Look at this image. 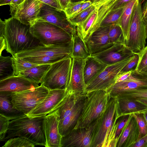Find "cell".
<instances>
[{"label":"cell","mask_w":147,"mask_h":147,"mask_svg":"<svg viewBox=\"0 0 147 147\" xmlns=\"http://www.w3.org/2000/svg\"><path fill=\"white\" fill-rule=\"evenodd\" d=\"M141 113L143 114V115L147 123V110L142 112Z\"/></svg>","instance_id":"obj_57"},{"label":"cell","mask_w":147,"mask_h":147,"mask_svg":"<svg viewBox=\"0 0 147 147\" xmlns=\"http://www.w3.org/2000/svg\"><path fill=\"white\" fill-rule=\"evenodd\" d=\"M25 0H12L11 2L10 6L17 5L22 3Z\"/></svg>","instance_id":"obj_53"},{"label":"cell","mask_w":147,"mask_h":147,"mask_svg":"<svg viewBox=\"0 0 147 147\" xmlns=\"http://www.w3.org/2000/svg\"><path fill=\"white\" fill-rule=\"evenodd\" d=\"M49 64L38 65L21 72L18 76L40 84L43 77L49 69Z\"/></svg>","instance_id":"obj_29"},{"label":"cell","mask_w":147,"mask_h":147,"mask_svg":"<svg viewBox=\"0 0 147 147\" xmlns=\"http://www.w3.org/2000/svg\"><path fill=\"white\" fill-rule=\"evenodd\" d=\"M71 57L86 59L91 56L85 42L76 33L72 37Z\"/></svg>","instance_id":"obj_28"},{"label":"cell","mask_w":147,"mask_h":147,"mask_svg":"<svg viewBox=\"0 0 147 147\" xmlns=\"http://www.w3.org/2000/svg\"><path fill=\"white\" fill-rule=\"evenodd\" d=\"M134 55L113 64L107 65L98 76L86 85L85 91L88 93L99 90L106 91L115 83L117 75L133 59Z\"/></svg>","instance_id":"obj_10"},{"label":"cell","mask_w":147,"mask_h":147,"mask_svg":"<svg viewBox=\"0 0 147 147\" xmlns=\"http://www.w3.org/2000/svg\"><path fill=\"white\" fill-rule=\"evenodd\" d=\"M123 117L117 122L118 124L115 134V141L116 147L119 138L131 118V114L123 116Z\"/></svg>","instance_id":"obj_39"},{"label":"cell","mask_w":147,"mask_h":147,"mask_svg":"<svg viewBox=\"0 0 147 147\" xmlns=\"http://www.w3.org/2000/svg\"><path fill=\"white\" fill-rule=\"evenodd\" d=\"M109 36L110 42L113 44L125 42L121 28L118 24L110 26Z\"/></svg>","instance_id":"obj_34"},{"label":"cell","mask_w":147,"mask_h":147,"mask_svg":"<svg viewBox=\"0 0 147 147\" xmlns=\"http://www.w3.org/2000/svg\"><path fill=\"white\" fill-rule=\"evenodd\" d=\"M96 7L92 5L79 13L72 15L68 18L69 22L73 25L76 26L84 21Z\"/></svg>","instance_id":"obj_37"},{"label":"cell","mask_w":147,"mask_h":147,"mask_svg":"<svg viewBox=\"0 0 147 147\" xmlns=\"http://www.w3.org/2000/svg\"><path fill=\"white\" fill-rule=\"evenodd\" d=\"M135 54L123 42L115 44L107 49L91 56L107 65H109Z\"/></svg>","instance_id":"obj_15"},{"label":"cell","mask_w":147,"mask_h":147,"mask_svg":"<svg viewBox=\"0 0 147 147\" xmlns=\"http://www.w3.org/2000/svg\"><path fill=\"white\" fill-rule=\"evenodd\" d=\"M49 90L44 86L40 85L34 89L11 92L13 107L27 115L45 99Z\"/></svg>","instance_id":"obj_9"},{"label":"cell","mask_w":147,"mask_h":147,"mask_svg":"<svg viewBox=\"0 0 147 147\" xmlns=\"http://www.w3.org/2000/svg\"><path fill=\"white\" fill-rule=\"evenodd\" d=\"M139 134L138 125L132 116L124 129L118 142L117 147H132L137 141Z\"/></svg>","instance_id":"obj_23"},{"label":"cell","mask_w":147,"mask_h":147,"mask_svg":"<svg viewBox=\"0 0 147 147\" xmlns=\"http://www.w3.org/2000/svg\"><path fill=\"white\" fill-rule=\"evenodd\" d=\"M137 1L132 0L124 7L123 13L119 20V24L122 30L125 42L128 39L132 11Z\"/></svg>","instance_id":"obj_26"},{"label":"cell","mask_w":147,"mask_h":147,"mask_svg":"<svg viewBox=\"0 0 147 147\" xmlns=\"http://www.w3.org/2000/svg\"><path fill=\"white\" fill-rule=\"evenodd\" d=\"M84 1L70 2L64 11L67 18L76 13L80 8Z\"/></svg>","instance_id":"obj_42"},{"label":"cell","mask_w":147,"mask_h":147,"mask_svg":"<svg viewBox=\"0 0 147 147\" xmlns=\"http://www.w3.org/2000/svg\"><path fill=\"white\" fill-rule=\"evenodd\" d=\"M131 114L135 118L138 125L139 130L138 140L147 134V123L142 113Z\"/></svg>","instance_id":"obj_38"},{"label":"cell","mask_w":147,"mask_h":147,"mask_svg":"<svg viewBox=\"0 0 147 147\" xmlns=\"http://www.w3.org/2000/svg\"><path fill=\"white\" fill-rule=\"evenodd\" d=\"M72 45L73 41L59 45L39 46L22 51L13 56L38 65H51L71 57Z\"/></svg>","instance_id":"obj_3"},{"label":"cell","mask_w":147,"mask_h":147,"mask_svg":"<svg viewBox=\"0 0 147 147\" xmlns=\"http://www.w3.org/2000/svg\"><path fill=\"white\" fill-rule=\"evenodd\" d=\"M43 3L50 5L52 7L59 9L62 10L58 0H39Z\"/></svg>","instance_id":"obj_47"},{"label":"cell","mask_w":147,"mask_h":147,"mask_svg":"<svg viewBox=\"0 0 147 147\" xmlns=\"http://www.w3.org/2000/svg\"><path fill=\"white\" fill-rule=\"evenodd\" d=\"M58 1L62 10L64 11L71 0H58Z\"/></svg>","instance_id":"obj_50"},{"label":"cell","mask_w":147,"mask_h":147,"mask_svg":"<svg viewBox=\"0 0 147 147\" xmlns=\"http://www.w3.org/2000/svg\"><path fill=\"white\" fill-rule=\"evenodd\" d=\"M12 0H0V5H9L10 4Z\"/></svg>","instance_id":"obj_56"},{"label":"cell","mask_w":147,"mask_h":147,"mask_svg":"<svg viewBox=\"0 0 147 147\" xmlns=\"http://www.w3.org/2000/svg\"><path fill=\"white\" fill-rule=\"evenodd\" d=\"M85 60L72 58L70 79L67 89L68 91L76 93L86 92L83 73Z\"/></svg>","instance_id":"obj_18"},{"label":"cell","mask_w":147,"mask_h":147,"mask_svg":"<svg viewBox=\"0 0 147 147\" xmlns=\"http://www.w3.org/2000/svg\"><path fill=\"white\" fill-rule=\"evenodd\" d=\"M37 20L54 24L63 29L72 37L77 33L76 26L69 21L64 11L43 3Z\"/></svg>","instance_id":"obj_11"},{"label":"cell","mask_w":147,"mask_h":147,"mask_svg":"<svg viewBox=\"0 0 147 147\" xmlns=\"http://www.w3.org/2000/svg\"><path fill=\"white\" fill-rule=\"evenodd\" d=\"M39 84L22 76H12L0 80V91L22 92L36 88Z\"/></svg>","instance_id":"obj_19"},{"label":"cell","mask_w":147,"mask_h":147,"mask_svg":"<svg viewBox=\"0 0 147 147\" xmlns=\"http://www.w3.org/2000/svg\"><path fill=\"white\" fill-rule=\"evenodd\" d=\"M11 57L0 55V80L13 76Z\"/></svg>","instance_id":"obj_31"},{"label":"cell","mask_w":147,"mask_h":147,"mask_svg":"<svg viewBox=\"0 0 147 147\" xmlns=\"http://www.w3.org/2000/svg\"><path fill=\"white\" fill-rule=\"evenodd\" d=\"M92 5V3L90 1L88 0L85 1L79 10L76 13L73 15H75L79 13L87 8Z\"/></svg>","instance_id":"obj_49"},{"label":"cell","mask_w":147,"mask_h":147,"mask_svg":"<svg viewBox=\"0 0 147 147\" xmlns=\"http://www.w3.org/2000/svg\"><path fill=\"white\" fill-rule=\"evenodd\" d=\"M117 96L127 98L133 100L147 98V86L122 92L115 97Z\"/></svg>","instance_id":"obj_32"},{"label":"cell","mask_w":147,"mask_h":147,"mask_svg":"<svg viewBox=\"0 0 147 147\" xmlns=\"http://www.w3.org/2000/svg\"><path fill=\"white\" fill-rule=\"evenodd\" d=\"M98 120L89 127L74 129L62 136L61 147H91L94 132Z\"/></svg>","instance_id":"obj_13"},{"label":"cell","mask_w":147,"mask_h":147,"mask_svg":"<svg viewBox=\"0 0 147 147\" xmlns=\"http://www.w3.org/2000/svg\"><path fill=\"white\" fill-rule=\"evenodd\" d=\"M132 71L131 70L124 72L120 71L116 77L115 83L123 81L126 79L131 75Z\"/></svg>","instance_id":"obj_46"},{"label":"cell","mask_w":147,"mask_h":147,"mask_svg":"<svg viewBox=\"0 0 147 147\" xmlns=\"http://www.w3.org/2000/svg\"><path fill=\"white\" fill-rule=\"evenodd\" d=\"M146 30L147 32V22H146Z\"/></svg>","instance_id":"obj_59"},{"label":"cell","mask_w":147,"mask_h":147,"mask_svg":"<svg viewBox=\"0 0 147 147\" xmlns=\"http://www.w3.org/2000/svg\"><path fill=\"white\" fill-rule=\"evenodd\" d=\"M87 0L90 1L92 3V5L96 7L104 0H86L85 1Z\"/></svg>","instance_id":"obj_54"},{"label":"cell","mask_w":147,"mask_h":147,"mask_svg":"<svg viewBox=\"0 0 147 147\" xmlns=\"http://www.w3.org/2000/svg\"><path fill=\"white\" fill-rule=\"evenodd\" d=\"M107 66L92 56L86 59L83 70L86 85L98 76Z\"/></svg>","instance_id":"obj_24"},{"label":"cell","mask_w":147,"mask_h":147,"mask_svg":"<svg viewBox=\"0 0 147 147\" xmlns=\"http://www.w3.org/2000/svg\"><path fill=\"white\" fill-rule=\"evenodd\" d=\"M11 58L14 71L13 76H18L22 71L38 65L25 61L21 58H15L13 56Z\"/></svg>","instance_id":"obj_35"},{"label":"cell","mask_w":147,"mask_h":147,"mask_svg":"<svg viewBox=\"0 0 147 147\" xmlns=\"http://www.w3.org/2000/svg\"><path fill=\"white\" fill-rule=\"evenodd\" d=\"M6 48V44L4 37H0V55L2 51Z\"/></svg>","instance_id":"obj_51"},{"label":"cell","mask_w":147,"mask_h":147,"mask_svg":"<svg viewBox=\"0 0 147 147\" xmlns=\"http://www.w3.org/2000/svg\"><path fill=\"white\" fill-rule=\"evenodd\" d=\"M11 119L0 114V140H3L5 138L8 131Z\"/></svg>","instance_id":"obj_41"},{"label":"cell","mask_w":147,"mask_h":147,"mask_svg":"<svg viewBox=\"0 0 147 147\" xmlns=\"http://www.w3.org/2000/svg\"><path fill=\"white\" fill-rule=\"evenodd\" d=\"M35 145L26 138L16 137L7 140L2 147H34Z\"/></svg>","instance_id":"obj_36"},{"label":"cell","mask_w":147,"mask_h":147,"mask_svg":"<svg viewBox=\"0 0 147 147\" xmlns=\"http://www.w3.org/2000/svg\"><path fill=\"white\" fill-rule=\"evenodd\" d=\"M97 16L96 7L84 21L76 26L77 34L85 42L91 34L92 27Z\"/></svg>","instance_id":"obj_30"},{"label":"cell","mask_w":147,"mask_h":147,"mask_svg":"<svg viewBox=\"0 0 147 147\" xmlns=\"http://www.w3.org/2000/svg\"><path fill=\"white\" fill-rule=\"evenodd\" d=\"M68 92L67 89L49 90L45 99L27 115L32 117L46 116L53 111Z\"/></svg>","instance_id":"obj_14"},{"label":"cell","mask_w":147,"mask_h":147,"mask_svg":"<svg viewBox=\"0 0 147 147\" xmlns=\"http://www.w3.org/2000/svg\"><path fill=\"white\" fill-rule=\"evenodd\" d=\"M110 27H99L85 42L91 55L104 51L114 45L110 42L109 39Z\"/></svg>","instance_id":"obj_17"},{"label":"cell","mask_w":147,"mask_h":147,"mask_svg":"<svg viewBox=\"0 0 147 147\" xmlns=\"http://www.w3.org/2000/svg\"><path fill=\"white\" fill-rule=\"evenodd\" d=\"M115 98L119 118L132 113H141L147 110V107L135 100L119 96Z\"/></svg>","instance_id":"obj_21"},{"label":"cell","mask_w":147,"mask_h":147,"mask_svg":"<svg viewBox=\"0 0 147 147\" xmlns=\"http://www.w3.org/2000/svg\"><path fill=\"white\" fill-rule=\"evenodd\" d=\"M116 109V98L110 97L106 109L99 119L94 130L91 147H107Z\"/></svg>","instance_id":"obj_8"},{"label":"cell","mask_w":147,"mask_h":147,"mask_svg":"<svg viewBox=\"0 0 147 147\" xmlns=\"http://www.w3.org/2000/svg\"><path fill=\"white\" fill-rule=\"evenodd\" d=\"M131 0H119L115 4L112 10L123 7Z\"/></svg>","instance_id":"obj_48"},{"label":"cell","mask_w":147,"mask_h":147,"mask_svg":"<svg viewBox=\"0 0 147 147\" xmlns=\"http://www.w3.org/2000/svg\"><path fill=\"white\" fill-rule=\"evenodd\" d=\"M131 75L137 78L147 80V68L143 71H140L134 70L132 71Z\"/></svg>","instance_id":"obj_44"},{"label":"cell","mask_w":147,"mask_h":147,"mask_svg":"<svg viewBox=\"0 0 147 147\" xmlns=\"http://www.w3.org/2000/svg\"><path fill=\"white\" fill-rule=\"evenodd\" d=\"M86 0H71V2H79L82 1H85Z\"/></svg>","instance_id":"obj_58"},{"label":"cell","mask_w":147,"mask_h":147,"mask_svg":"<svg viewBox=\"0 0 147 147\" xmlns=\"http://www.w3.org/2000/svg\"><path fill=\"white\" fill-rule=\"evenodd\" d=\"M45 116L32 117L24 115L10 121L6 136L3 140L20 137L35 145L46 146L44 129Z\"/></svg>","instance_id":"obj_2"},{"label":"cell","mask_w":147,"mask_h":147,"mask_svg":"<svg viewBox=\"0 0 147 147\" xmlns=\"http://www.w3.org/2000/svg\"><path fill=\"white\" fill-rule=\"evenodd\" d=\"M118 0H104L96 7L97 16L92 27L91 34L100 27L101 22Z\"/></svg>","instance_id":"obj_27"},{"label":"cell","mask_w":147,"mask_h":147,"mask_svg":"<svg viewBox=\"0 0 147 147\" xmlns=\"http://www.w3.org/2000/svg\"><path fill=\"white\" fill-rule=\"evenodd\" d=\"M147 32L140 0H137L133 8L126 46L135 54L146 47Z\"/></svg>","instance_id":"obj_5"},{"label":"cell","mask_w":147,"mask_h":147,"mask_svg":"<svg viewBox=\"0 0 147 147\" xmlns=\"http://www.w3.org/2000/svg\"><path fill=\"white\" fill-rule=\"evenodd\" d=\"M147 86V80L135 78L131 75L123 81L115 83L106 91L110 97H115L122 92Z\"/></svg>","instance_id":"obj_22"},{"label":"cell","mask_w":147,"mask_h":147,"mask_svg":"<svg viewBox=\"0 0 147 147\" xmlns=\"http://www.w3.org/2000/svg\"><path fill=\"white\" fill-rule=\"evenodd\" d=\"M11 93L10 92L0 91V114L12 120L25 115L13 107Z\"/></svg>","instance_id":"obj_25"},{"label":"cell","mask_w":147,"mask_h":147,"mask_svg":"<svg viewBox=\"0 0 147 147\" xmlns=\"http://www.w3.org/2000/svg\"><path fill=\"white\" fill-rule=\"evenodd\" d=\"M135 100L147 107V98H141Z\"/></svg>","instance_id":"obj_55"},{"label":"cell","mask_w":147,"mask_h":147,"mask_svg":"<svg viewBox=\"0 0 147 147\" xmlns=\"http://www.w3.org/2000/svg\"><path fill=\"white\" fill-rule=\"evenodd\" d=\"M137 54L139 56V60L134 70L142 71L147 68V45L143 50Z\"/></svg>","instance_id":"obj_40"},{"label":"cell","mask_w":147,"mask_h":147,"mask_svg":"<svg viewBox=\"0 0 147 147\" xmlns=\"http://www.w3.org/2000/svg\"><path fill=\"white\" fill-rule=\"evenodd\" d=\"M87 93H82L73 108L63 119L59 122V131L63 136L74 129L81 115Z\"/></svg>","instance_id":"obj_20"},{"label":"cell","mask_w":147,"mask_h":147,"mask_svg":"<svg viewBox=\"0 0 147 147\" xmlns=\"http://www.w3.org/2000/svg\"><path fill=\"white\" fill-rule=\"evenodd\" d=\"M123 7H124L113 10L110 11L101 22L100 27L109 26L115 24H119Z\"/></svg>","instance_id":"obj_33"},{"label":"cell","mask_w":147,"mask_h":147,"mask_svg":"<svg viewBox=\"0 0 147 147\" xmlns=\"http://www.w3.org/2000/svg\"><path fill=\"white\" fill-rule=\"evenodd\" d=\"M72 62L71 57L51 64L40 85L49 90L67 89L70 80Z\"/></svg>","instance_id":"obj_7"},{"label":"cell","mask_w":147,"mask_h":147,"mask_svg":"<svg viewBox=\"0 0 147 147\" xmlns=\"http://www.w3.org/2000/svg\"><path fill=\"white\" fill-rule=\"evenodd\" d=\"M43 3L39 0H25L19 5L10 6V15L23 24L31 26L37 20Z\"/></svg>","instance_id":"obj_12"},{"label":"cell","mask_w":147,"mask_h":147,"mask_svg":"<svg viewBox=\"0 0 147 147\" xmlns=\"http://www.w3.org/2000/svg\"><path fill=\"white\" fill-rule=\"evenodd\" d=\"M109 98L106 90L87 93L82 113L74 129L86 127L97 121L105 111Z\"/></svg>","instance_id":"obj_4"},{"label":"cell","mask_w":147,"mask_h":147,"mask_svg":"<svg viewBox=\"0 0 147 147\" xmlns=\"http://www.w3.org/2000/svg\"><path fill=\"white\" fill-rule=\"evenodd\" d=\"M139 59L138 55L137 53H136L133 59L125 66L121 72H126L134 70L135 69H135L138 63Z\"/></svg>","instance_id":"obj_43"},{"label":"cell","mask_w":147,"mask_h":147,"mask_svg":"<svg viewBox=\"0 0 147 147\" xmlns=\"http://www.w3.org/2000/svg\"><path fill=\"white\" fill-rule=\"evenodd\" d=\"M5 28V22L4 21L0 20V37H3Z\"/></svg>","instance_id":"obj_52"},{"label":"cell","mask_w":147,"mask_h":147,"mask_svg":"<svg viewBox=\"0 0 147 147\" xmlns=\"http://www.w3.org/2000/svg\"><path fill=\"white\" fill-rule=\"evenodd\" d=\"M132 147H147V134L138 140Z\"/></svg>","instance_id":"obj_45"},{"label":"cell","mask_w":147,"mask_h":147,"mask_svg":"<svg viewBox=\"0 0 147 147\" xmlns=\"http://www.w3.org/2000/svg\"><path fill=\"white\" fill-rule=\"evenodd\" d=\"M4 21L5 50L12 56L22 51L44 46L31 33L30 25L24 24L12 17L5 19Z\"/></svg>","instance_id":"obj_1"},{"label":"cell","mask_w":147,"mask_h":147,"mask_svg":"<svg viewBox=\"0 0 147 147\" xmlns=\"http://www.w3.org/2000/svg\"><path fill=\"white\" fill-rule=\"evenodd\" d=\"M30 31L44 46L59 45L72 41V36L67 32L47 22L37 20L30 26Z\"/></svg>","instance_id":"obj_6"},{"label":"cell","mask_w":147,"mask_h":147,"mask_svg":"<svg viewBox=\"0 0 147 147\" xmlns=\"http://www.w3.org/2000/svg\"><path fill=\"white\" fill-rule=\"evenodd\" d=\"M44 129L46 147H61L62 136L56 112L54 111L45 116Z\"/></svg>","instance_id":"obj_16"}]
</instances>
